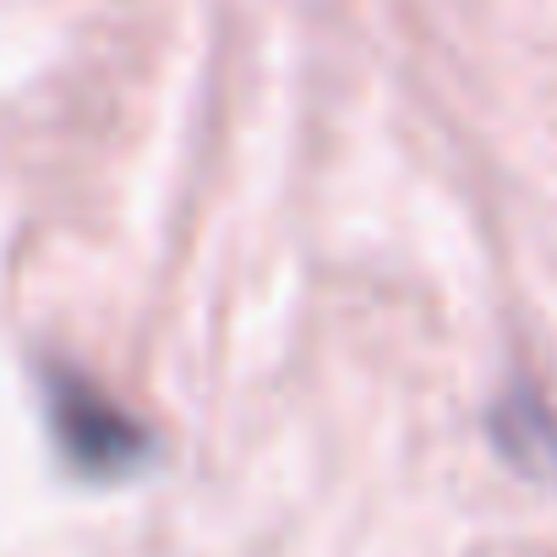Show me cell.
I'll list each match as a JSON object with an SVG mask.
<instances>
[{
    "label": "cell",
    "instance_id": "2",
    "mask_svg": "<svg viewBox=\"0 0 557 557\" xmlns=\"http://www.w3.org/2000/svg\"><path fill=\"white\" fill-rule=\"evenodd\" d=\"M497 426L508 432V443H530V448H541V465L557 475V421H552L530 394H513V399L497 410Z\"/></svg>",
    "mask_w": 557,
    "mask_h": 557
},
{
    "label": "cell",
    "instance_id": "1",
    "mask_svg": "<svg viewBox=\"0 0 557 557\" xmlns=\"http://www.w3.org/2000/svg\"><path fill=\"white\" fill-rule=\"evenodd\" d=\"M50 421H55L61 448H66L83 470L115 475V470H126V465H137V459L148 454L143 432H137L115 405H104L88 383L50 377Z\"/></svg>",
    "mask_w": 557,
    "mask_h": 557
}]
</instances>
